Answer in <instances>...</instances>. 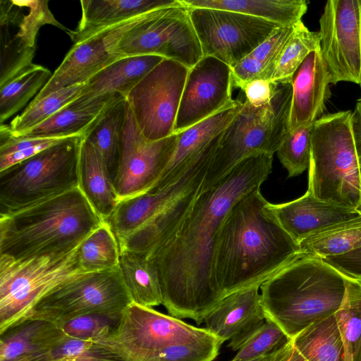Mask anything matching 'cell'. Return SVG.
Wrapping results in <instances>:
<instances>
[{"instance_id": "1", "label": "cell", "mask_w": 361, "mask_h": 361, "mask_svg": "<svg viewBox=\"0 0 361 361\" xmlns=\"http://www.w3.org/2000/svg\"><path fill=\"white\" fill-rule=\"evenodd\" d=\"M273 159L262 153L239 162L214 188L200 192L178 228L147 255L157 270L169 315L200 325L223 299L211 279L218 232L232 207L260 189L271 173Z\"/></svg>"}, {"instance_id": "2", "label": "cell", "mask_w": 361, "mask_h": 361, "mask_svg": "<svg viewBox=\"0 0 361 361\" xmlns=\"http://www.w3.org/2000/svg\"><path fill=\"white\" fill-rule=\"evenodd\" d=\"M260 189L239 200L223 221L211 264L214 290L224 298L260 286L300 252L281 226Z\"/></svg>"}, {"instance_id": "3", "label": "cell", "mask_w": 361, "mask_h": 361, "mask_svg": "<svg viewBox=\"0 0 361 361\" xmlns=\"http://www.w3.org/2000/svg\"><path fill=\"white\" fill-rule=\"evenodd\" d=\"M346 280L323 259L300 251L261 285L266 319L292 339L338 311L345 296Z\"/></svg>"}, {"instance_id": "4", "label": "cell", "mask_w": 361, "mask_h": 361, "mask_svg": "<svg viewBox=\"0 0 361 361\" xmlns=\"http://www.w3.org/2000/svg\"><path fill=\"white\" fill-rule=\"evenodd\" d=\"M103 221L77 188L0 215V255L24 259L71 251Z\"/></svg>"}, {"instance_id": "5", "label": "cell", "mask_w": 361, "mask_h": 361, "mask_svg": "<svg viewBox=\"0 0 361 361\" xmlns=\"http://www.w3.org/2000/svg\"><path fill=\"white\" fill-rule=\"evenodd\" d=\"M97 343L124 361H213L224 342L205 327L132 302L114 331Z\"/></svg>"}, {"instance_id": "6", "label": "cell", "mask_w": 361, "mask_h": 361, "mask_svg": "<svg viewBox=\"0 0 361 361\" xmlns=\"http://www.w3.org/2000/svg\"><path fill=\"white\" fill-rule=\"evenodd\" d=\"M307 191L314 197L361 209V176L352 111L324 114L312 126Z\"/></svg>"}, {"instance_id": "7", "label": "cell", "mask_w": 361, "mask_h": 361, "mask_svg": "<svg viewBox=\"0 0 361 361\" xmlns=\"http://www.w3.org/2000/svg\"><path fill=\"white\" fill-rule=\"evenodd\" d=\"M293 88L277 83L267 105L255 107L247 101L220 135L201 192L214 188L239 162L257 154L276 153L290 133Z\"/></svg>"}, {"instance_id": "8", "label": "cell", "mask_w": 361, "mask_h": 361, "mask_svg": "<svg viewBox=\"0 0 361 361\" xmlns=\"http://www.w3.org/2000/svg\"><path fill=\"white\" fill-rule=\"evenodd\" d=\"M72 137L0 171V215L11 214L78 188L81 140Z\"/></svg>"}, {"instance_id": "9", "label": "cell", "mask_w": 361, "mask_h": 361, "mask_svg": "<svg viewBox=\"0 0 361 361\" xmlns=\"http://www.w3.org/2000/svg\"><path fill=\"white\" fill-rule=\"evenodd\" d=\"M79 246L24 259L0 255V335L27 319L39 301L59 284L83 274Z\"/></svg>"}, {"instance_id": "10", "label": "cell", "mask_w": 361, "mask_h": 361, "mask_svg": "<svg viewBox=\"0 0 361 361\" xmlns=\"http://www.w3.org/2000/svg\"><path fill=\"white\" fill-rule=\"evenodd\" d=\"M131 302L118 267L67 279L39 301L27 319L56 323L89 313L120 317Z\"/></svg>"}, {"instance_id": "11", "label": "cell", "mask_w": 361, "mask_h": 361, "mask_svg": "<svg viewBox=\"0 0 361 361\" xmlns=\"http://www.w3.org/2000/svg\"><path fill=\"white\" fill-rule=\"evenodd\" d=\"M190 11V6L177 0L147 13L121 39L116 54L120 58L157 55L192 68L203 54Z\"/></svg>"}, {"instance_id": "12", "label": "cell", "mask_w": 361, "mask_h": 361, "mask_svg": "<svg viewBox=\"0 0 361 361\" xmlns=\"http://www.w3.org/2000/svg\"><path fill=\"white\" fill-rule=\"evenodd\" d=\"M189 69L164 59L127 95L136 126L146 140L157 141L173 134Z\"/></svg>"}, {"instance_id": "13", "label": "cell", "mask_w": 361, "mask_h": 361, "mask_svg": "<svg viewBox=\"0 0 361 361\" xmlns=\"http://www.w3.org/2000/svg\"><path fill=\"white\" fill-rule=\"evenodd\" d=\"M192 23L203 56H213L231 68L249 55L280 25L244 13L192 8Z\"/></svg>"}, {"instance_id": "14", "label": "cell", "mask_w": 361, "mask_h": 361, "mask_svg": "<svg viewBox=\"0 0 361 361\" xmlns=\"http://www.w3.org/2000/svg\"><path fill=\"white\" fill-rule=\"evenodd\" d=\"M47 0H0V86L32 65L39 29L49 24L68 30L56 20Z\"/></svg>"}, {"instance_id": "15", "label": "cell", "mask_w": 361, "mask_h": 361, "mask_svg": "<svg viewBox=\"0 0 361 361\" xmlns=\"http://www.w3.org/2000/svg\"><path fill=\"white\" fill-rule=\"evenodd\" d=\"M319 49L331 84L361 82V0H329L319 18Z\"/></svg>"}, {"instance_id": "16", "label": "cell", "mask_w": 361, "mask_h": 361, "mask_svg": "<svg viewBox=\"0 0 361 361\" xmlns=\"http://www.w3.org/2000/svg\"><path fill=\"white\" fill-rule=\"evenodd\" d=\"M178 140V134L157 141L146 140L128 104L114 180L119 201L146 192L154 186L171 159Z\"/></svg>"}, {"instance_id": "17", "label": "cell", "mask_w": 361, "mask_h": 361, "mask_svg": "<svg viewBox=\"0 0 361 361\" xmlns=\"http://www.w3.org/2000/svg\"><path fill=\"white\" fill-rule=\"evenodd\" d=\"M231 68L213 56H203L189 69L173 134L212 116L231 104Z\"/></svg>"}, {"instance_id": "18", "label": "cell", "mask_w": 361, "mask_h": 361, "mask_svg": "<svg viewBox=\"0 0 361 361\" xmlns=\"http://www.w3.org/2000/svg\"><path fill=\"white\" fill-rule=\"evenodd\" d=\"M147 13L73 43L61 63L32 102L39 101L60 89L84 84L100 71L120 59L116 53L119 41Z\"/></svg>"}, {"instance_id": "19", "label": "cell", "mask_w": 361, "mask_h": 361, "mask_svg": "<svg viewBox=\"0 0 361 361\" xmlns=\"http://www.w3.org/2000/svg\"><path fill=\"white\" fill-rule=\"evenodd\" d=\"M219 140L175 182L161 188L120 200L106 221L118 243L143 226L157 213L195 182L204 177L217 149Z\"/></svg>"}, {"instance_id": "20", "label": "cell", "mask_w": 361, "mask_h": 361, "mask_svg": "<svg viewBox=\"0 0 361 361\" xmlns=\"http://www.w3.org/2000/svg\"><path fill=\"white\" fill-rule=\"evenodd\" d=\"M260 286H253L225 296L206 317L205 328L228 347L238 350L245 340L266 320Z\"/></svg>"}, {"instance_id": "21", "label": "cell", "mask_w": 361, "mask_h": 361, "mask_svg": "<svg viewBox=\"0 0 361 361\" xmlns=\"http://www.w3.org/2000/svg\"><path fill=\"white\" fill-rule=\"evenodd\" d=\"M243 106V102L235 99L217 114L178 133V140L173 155L150 190L164 188L179 179L209 149Z\"/></svg>"}, {"instance_id": "22", "label": "cell", "mask_w": 361, "mask_h": 361, "mask_svg": "<svg viewBox=\"0 0 361 361\" xmlns=\"http://www.w3.org/2000/svg\"><path fill=\"white\" fill-rule=\"evenodd\" d=\"M269 206L281 226L298 243L322 228L361 216V209L320 200L307 190L294 200Z\"/></svg>"}, {"instance_id": "23", "label": "cell", "mask_w": 361, "mask_h": 361, "mask_svg": "<svg viewBox=\"0 0 361 361\" xmlns=\"http://www.w3.org/2000/svg\"><path fill=\"white\" fill-rule=\"evenodd\" d=\"M331 78L320 49L312 51L295 73L292 81L290 132L313 125L325 109Z\"/></svg>"}, {"instance_id": "24", "label": "cell", "mask_w": 361, "mask_h": 361, "mask_svg": "<svg viewBox=\"0 0 361 361\" xmlns=\"http://www.w3.org/2000/svg\"><path fill=\"white\" fill-rule=\"evenodd\" d=\"M164 58L157 55L122 57L90 79L72 104L109 103L126 97L133 88Z\"/></svg>"}, {"instance_id": "25", "label": "cell", "mask_w": 361, "mask_h": 361, "mask_svg": "<svg viewBox=\"0 0 361 361\" xmlns=\"http://www.w3.org/2000/svg\"><path fill=\"white\" fill-rule=\"evenodd\" d=\"M204 177L195 182L143 226L121 242L120 250L127 249L147 256L152 250L166 241L191 210L201 192Z\"/></svg>"}, {"instance_id": "26", "label": "cell", "mask_w": 361, "mask_h": 361, "mask_svg": "<svg viewBox=\"0 0 361 361\" xmlns=\"http://www.w3.org/2000/svg\"><path fill=\"white\" fill-rule=\"evenodd\" d=\"M66 336L54 322L25 320L0 335V361H36Z\"/></svg>"}, {"instance_id": "27", "label": "cell", "mask_w": 361, "mask_h": 361, "mask_svg": "<svg viewBox=\"0 0 361 361\" xmlns=\"http://www.w3.org/2000/svg\"><path fill=\"white\" fill-rule=\"evenodd\" d=\"M177 0H83L82 16L77 29L72 30L73 43L109 27L156 9L175 4Z\"/></svg>"}, {"instance_id": "28", "label": "cell", "mask_w": 361, "mask_h": 361, "mask_svg": "<svg viewBox=\"0 0 361 361\" xmlns=\"http://www.w3.org/2000/svg\"><path fill=\"white\" fill-rule=\"evenodd\" d=\"M78 176V188L99 217L106 221L119 200L114 180L101 154L83 137L80 147Z\"/></svg>"}, {"instance_id": "29", "label": "cell", "mask_w": 361, "mask_h": 361, "mask_svg": "<svg viewBox=\"0 0 361 361\" xmlns=\"http://www.w3.org/2000/svg\"><path fill=\"white\" fill-rule=\"evenodd\" d=\"M192 8L235 11L262 18L280 26L293 25L302 20L308 8L305 0H181Z\"/></svg>"}, {"instance_id": "30", "label": "cell", "mask_w": 361, "mask_h": 361, "mask_svg": "<svg viewBox=\"0 0 361 361\" xmlns=\"http://www.w3.org/2000/svg\"><path fill=\"white\" fill-rule=\"evenodd\" d=\"M118 267L132 302L147 307L162 305L157 270L145 255L122 249Z\"/></svg>"}, {"instance_id": "31", "label": "cell", "mask_w": 361, "mask_h": 361, "mask_svg": "<svg viewBox=\"0 0 361 361\" xmlns=\"http://www.w3.org/2000/svg\"><path fill=\"white\" fill-rule=\"evenodd\" d=\"M127 110L126 97L111 102L83 135L98 149L113 180L118 168L120 139Z\"/></svg>"}, {"instance_id": "32", "label": "cell", "mask_w": 361, "mask_h": 361, "mask_svg": "<svg viewBox=\"0 0 361 361\" xmlns=\"http://www.w3.org/2000/svg\"><path fill=\"white\" fill-rule=\"evenodd\" d=\"M109 103L94 102L84 106L71 103L44 122L16 136L53 138L83 136Z\"/></svg>"}, {"instance_id": "33", "label": "cell", "mask_w": 361, "mask_h": 361, "mask_svg": "<svg viewBox=\"0 0 361 361\" xmlns=\"http://www.w3.org/2000/svg\"><path fill=\"white\" fill-rule=\"evenodd\" d=\"M291 341L306 361H345L335 314L310 325Z\"/></svg>"}, {"instance_id": "34", "label": "cell", "mask_w": 361, "mask_h": 361, "mask_svg": "<svg viewBox=\"0 0 361 361\" xmlns=\"http://www.w3.org/2000/svg\"><path fill=\"white\" fill-rule=\"evenodd\" d=\"M300 251L324 259L361 247V216L322 228L299 243Z\"/></svg>"}, {"instance_id": "35", "label": "cell", "mask_w": 361, "mask_h": 361, "mask_svg": "<svg viewBox=\"0 0 361 361\" xmlns=\"http://www.w3.org/2000/svg\"><path fill=\"white\" fill-rule=\"evenodd\" d=\"M51 75L48 68L32 63L0 86V124H4L36 96Z\"/></svg>"}, {"instance_id": "36", "label": "cell", "mask_w": 361, "mask_h": 361, "mask_svg": "<svg viewBox=\"0 0 361 361\" xmlns=\"http://www.w3.org/2000/svg\"><path fill=\"white\" fill-rule=\"evenodd\" d=\"M118 240L107 221L89 234L78 248V263L83 273L112 269L118 267Z\"/></svg>"}, {"instance_id": "37", "label": "cell", "mask_w": 361, "mask_h": 361, "mask_svg": "<svg viewBox=\"0 0 361 361\" xmlns=\"http://www.w3.org/2000/svg\"><path fill=\"white\" fill-rule=\"evenodd\" d=\"M335 317L345 361H361V281L347 278L345 296Z\"/></svg>"}, {"instance_id": "38", "label": "cell", "mask_w": 361, "mask_h": 361, "mask_svg": "<svg viewBox=\"0 0 361 361\" xmlns=\"http://www.w3.org/2000/svg\"><path fill=\"white\" fill-rule=\"evenodd\" d=\"M319 31H310L302 20L297 23L280 55L271 81L292 84L296 71L312 51L319 49Z\"/></svg>"}, {"instance_id": "39", "label": "cell", "mask_w": 361, "mask_h": 361, "mask_svg": "<svg viewBox=\"0 0 361 361\" xmlns=\"http://www.w3.org/2000/svg\"><path fill=\"white\" fill-rule=\"evenodd\" d=\"M84 84L64 87L37 102H31L20 114L10 123L11 133L19 135L44 122L58 111L76 99Z\"/></svg>"}, {"instance_id": "40", "label": "cell", "mask_w": 361, "mask_h": 361, "mask_svg": "<svg viewBox=\"0 0 361 361\" xmlns=\"http://www.w3.org/2000/svg\"><path fill=\"white\" fill-rule=\"evenodd\" d=\"M64 139L66 138L16 136L11 133L9 125H0V171L35 156Z\"/></svg>"}, {"instance_id": "41", "label": "cell", "mask_w": 361, "mask_h": 361, "mask_svg": "<svg viewBox=\"0 0 361 361\" xmlns=\"http://www.w3.org/2000/svg\"><path fill=\"white\" fill-rule=\"evenodd\" d=\"M36 361H124L99 343L66 336Z\"/></svg>"}, {"instance_id": "42", "label": "cell", "mask_w": 361, "mask_h": 361, "mask_svg": "<svg viewBox=\"0 0 361 361\" xmlns=\"http://www.w3.org/2000/svg\"><path fill=\"white\" fill-rule=\"evenodd\" d=\"M312 126H300L290 131L276 152L288 178L300 175L309 167Z\"/></svg>"}, {"instance_id": "43", "label": "cell", "mask_w": 361, "mask_h": 361, "mask_svg": "<svg viewBox=\"0 0 361 361\" xmlns=\"http://www.w3.org/2000/svg\"><path fill=\"white\" fill-rule=\"evenodd\" d=\"M120 317L99 313L78 315L55 324L68 337L99 342L115 329Z\"/></svg>"}, {"instance_id": "44", "label": "cell", "mask_w": 361, "mask_h": 361, "mask_svg": "<svg viewBox=\"0 0 361 361\" xmlns=\"http://www.w3.org/2000/svg\"><path fill=\"white\" fill-rule=\"evenodd\" d=\"M290 338L274 322L267 319L241 345L230 361H247L265 356Z\"/></svg>"}, {"instance_id": "45", "label": "cell", "mask_w": 361, "mask_h": 361, "mask_svg": "<svg viewBox=\"0 0 361 361\" xmlns=\"http://www.w3.org/2000/svg\"><path fill=\"white\" fill-rule=\"evenodd\" d=\"M295 25L278 27L249 54L262 67L263 79L271 81L280 55L293 33Z\"/></svg>"}, {"instance_id": "46", "label": "cell", "mask_w": 361, "mask_h": 361, "mask_svg": "<svg viewBox=\"0 0 361 361\" xmlns=\"http://www.w3.org/2000/svg\"><path fill=\"white\" fill-rule=\"evenodd\" d=\"M323 260L345 277L361 281V247Z\"/></svg>"}, {"instance_id": "47", "label": "cell", "mask_w": 361, "mask_h": 361, "mask_svg": "<svg viewBox=\"0 0 361 361\" xmlns=\"http://www.w3.org/2000/svg\"><path fill=\"white\" fill-rule=\"evenodd\" d=\"M277 83L269 80H254L245 85L242 91L245 94V100L252 106L259 107L270 103L275 92Z\"/></svg>"}, {"instance_id": "48", "label": "cell", "mask_w": 361, "mask_h": 361, "mask_svg": "<svg viewBox=\"0 0 361 361\" xmlns=\"http://www.w3.org/2000/svg\"><path fill=\"white\" fill-rule=\"evenodd\" d=\"M275 361H306L293 345L291 339L276 351Z\"/></svg>"}, {"instance_id": "49", "label": "cell", "mask_w": 361, "mask_h": 361, "mask_svg": "<svg viewBox=\"0 0 361 361\" xmlns=\"http://www.w3.org/2000/svg\"><path fill=\"white\" fill-rule=\"evenodd\" d=\"M277 350L265 356L247 361H275Z\"/></svg>"}, {"instance_id": "50", "label": "cell", "mask_w": 361, "mask_h": 361, "mask_svg": "<svg viewBox=\"0 0 361 361\" xmlns=\"http://www.w3.org/2000/svg\"><path fill=\"white\" fill-rule=\"evenodd\" d=\"M360 89H361V82H360Z\"/></svg>"}]
</instances>
